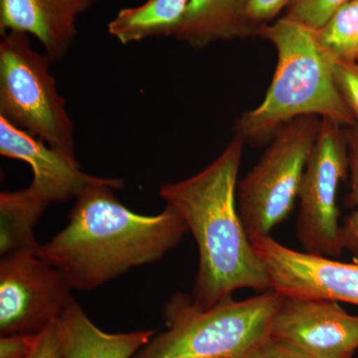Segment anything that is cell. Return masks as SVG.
I'll return each mask as SVG.
<instances>
[{"label":"cell","instance_id":"obj_2","mask_svg":"<svg viewBox=\"0 0 358 358\" xmlns=\"http://www.w3.org/2000/svg\"><path fill=\"white\" fill-rule=\"evenodd\" d=\"M244 147V141L235 134L203 171L159 187L160 197L178 212L199 247L192 300L201 310L232 298L238 289H273L238 211V173Z\"/></svg>","mask_w":358,"mask_h":358},{"label":"cell","instance_id":"obj_18","mask_svg":"<svg viewBox=\"0 0 358 358\" xmlns=\"http://www.w3.org/2000/svg\"><path fill=\"white\" fill-rule=\"evenodd\" d=\"M348 141V162H350V182H352V202L353 210L345 216L341 224V246L343 250L358 257V122L345 128Z\"/></svg>","mask_w":358,"mask_h":358},{"label":"cell","instance_id":"obj_7","mask_svg":"<svg viewBox=\"0 0 358 358\" xmlns=\"http://www.w3.org/2000/svg\"><path fill=\"white\" fill-rule=\"evenodd\" d=\"M350 171L345 128L322 119L317 140L303 171L296 237L303 252L336 259L341 255V223L336 196Z\"/></svg>","mask_w":358,"mask_h":358},{"label":"cell","instance_id":"obj_19","mask_svg":"<svg viewBox=\"0 0 358 358\" xmlns=\"http://www.w3.org/2000/svg\"><path fill=\"white\" fill-rule=\"evenodd\" d=\"M348 1L350 0H293L284 16L317 30Z\"/></svg>","mask_w":358,"mask_h":358},{"label":"cell","instance_id":"obj_12","mask_svg":"<svg viewBox=\"0 0 358 358\" xmlns=\"http://www.w3.org/2000/svg\"><path fill=\"white\" fill-rule=\"evenodd\" d=\"M98 0H0V34H31L52 61L61 60L76 37V21Z\"/></svg>","mask_w":358,"mask_h":358},{"label":"cell","instance_id":"obj_24","mask_svg":"<svg viewBox=\"0 0 358 358\" xmlns=\"http://www.w3.org/2000/svg\"><path fill=\"white\" fill-rule=\"evenodd\" d=\"M39 334H7L0 338V358H27Z\"/></svg>","mask_w":358,"mask_h":358},{"label":"cell","instance_id":"obj_11","mask_svg":"<svg viewBox=\"0 0 358 358\" xmlns=\"http://www.w3.org/2000/svg\"><path fill=\"white\" fill-rule=\"evenodd\" d=\"M0 154L29 164L33 179L28 188L49 204L76 199L87 187L103 179L84 173L77 159L49 147L1 117Z\"/></svg>","mask_w":358,"mask_h":358},{"label":"cell","instance_id":"obj_14","mask_svg":"<svg viewBox=\"0 0 358 358\" xmlns=\"http://www.w3.org/2000/svg\"><path fill=\"white\" fill-rule=\"evenodd\" d=\"M250 0H189L176 38L194 49L218 41L260 36L262 26L248 16Z\"/></svg>","mask_w":358,"mask_h":358},{"label":"cell","instance_id":"obj_23","mask_svg":"<svg viewBox=\"0 0 358 358\" xmlns=\"http://www.w3.org/2000/svg\"><path fill=\"white\" fill-rule=\"evenodd\" d=\"M293 0H250L248 16L255 24H268L275 20L284 9L288 8Z\"/></svg>","mask_w":358,"mask_h":358},{"label":"cell","instance_id":"obj_16","mask_svg":"<svg viewBox=\"0 0 358 358\" xmlns=\"http://www.w3.org/2000/svg\"><path fill=\"white\" fill-rule=\"evenodd\" d=\"M189 0H148L122 8L108 25V32L122 44L150 37L174 36L182 24Z\"/></svg>","mask_w":358,"mask_h":358},{"label":"cell","instance_id":"obj_17","mask_svg":"<svg viewBox=\"0 0 358 358\" xmlns=\"http://www.w3.org/2000/svg\"><path fill=\"white\" fill-rule=\"evenodd\" d=\"M315 31L326 55L358 62V0L339 7L326 24Z\"/></svg>","mask_w":358,"mask_h":358},{"label":"cell","instance_id":"obj_1","mask_svg":"<svg viewBox=\"0 0 358 358\" xmlns=\"http://www.w3.org/2000/svg\"><path fill=\"white\" fill-rule=\"evenodd\" d=\"M120 178H105L77 197L69 222L37 256L63 273L72 289L91 291L162 260L188 232L182 217L166 205L157 215L129 210L115 196Z\"/></svg>","mask_w":358,"mask_h":358},{"label":"cell","instance_id":"obj_21","mask_svg":"<svg viewBox=\"0 0 358 358\" xmlns=\"http://www.w3.org/2000/svg\"><path fill=\"white\" fill-rule=\"evenodd\" d=\"M245 358H313L298 346L273 336L263 339Z\"/></svg>","mask_w":358,"mask_h":358},{"label":"cell","instance_id":"obj_5","mask_svg":"<svg viewBox=\"0 0 358 358\" xmlns=\"http://www.w3.org/2000/svg\"><path fill=\"white\" fill-rule=\"evenodd\" d=\"M51 60L30 45L28 35L6 32L0 40V117L77 159L75 127L50 74Z\"/></svg>","mask_w":358,"mask_h":358},{"label":"cell","instance_id":"obj_6","mask_svg":"<svg viewBox=\"0 0 358 358\" xmlns=\"http://www.w3.org/2000/svg\"><path fill=\"white\" fill-rule=\"evenodd\" d=\"M320 124L315 115L285 124L256 166L238 181V211L250 240L268 236L293 210Z\"/></svg>","mask_w":358,"mask_h":358},{"label":"cell","instance_id":"obj_10","mask_svg":"<svg viewBox=\"0 0 358 358\" xmlns=\"http://www.w3.org/2000/svg\"><path fill=\"white\" fill-rule=\"evenodd\" d=\"M271 336L313 358H352L358 350V315H350L338 301L285 296Z\"/></svg>","mask_w":358,"mask_h":358},{"label":"cell","instance_id":"obj_4","mask_svg":"<svg viewBox=\"0 0 358 358\" xmlns=\"http://www.w3.org/2000/svg\"><path fill=\"white\" fill-rule=\"evenodd\" d=\"M284 298L271 289L201 310L190 294H176L162 308L166 331L155 334L133 358H245L271 336Z\"/></svg>","mask_w":358,"mask_h":358},{"label":"cell","instance_id":"obj_9","mask_svg":"<svg viewBox=\"0 0 358 358\" xmlns=\"http://www.w3.org/2000/svg\"><path fill=\"white\" fill-rule=\"evenodd\" d=\"M274 291L289 298L358 306V264L289 249L272 237L251 240Z\"/></svg>","mask_w":358,"mask_h":358},{"label":"cell","instance_id":"obj_20","mask_svg":"<svg viewBox=\"0 0 358 358\" xmlns=\"http://www.w3.org/2000/svg\"><path fill=\"white\" fill-rule=\"evenodd\" d=\"M326 57L339 93L358 122V62Z\"/></svg>","mask_w":358,"mask_h":358},{"label":"cell","instance_id":"obj_22","mask_svg":"<svg viewBox=\"0 0 358 358\" xmlns=\"http://www.w3.org/2000/svg\"><path fill=\"white\" fill-rule=\"evenodd\" d=\"M62 334L58 319L39 334L34 348L27 358H62Z\"/></svg>","mask_w":358,"mask_h":358},{"label":"cell","instance_id":"obj_3","mask_svg":"<svg viewBox=\"0 0 358 358\" xmlns=\"http://www.w3.org/2000/svg\"><path fill=\"white\" fill-rule=\"evenodd\" d=\"M260 37L274 45L278 63L262 103L235 122V134L245 145L270 143L282 126L305 115L329 119L343 128L357 124L339 93L315 29L282 16L263 25Z\"/></svg>","mask_w":358,"mask_h":358},{"label":"cell","instance_id":"obj_8","mask_svg":"<svg viewBox=\"0 0 358 358\" xmlns=\"http://www.w3.org/2000/svg\"><path fill=\"white\" fill-rule=\"evenodd\" d=\"M57 268L37 255L0 262V334H39L53 324L72 296Z\"/></svg>","mask_w":358,"mask_h":358},{"label":"cell","instance_id":"obj_15","mask_svg":"<svg viewBox=\"0 0 358 358\" xmlns=\"http://www.w3.org/2000/svg\"><path fill=\"white\" fill-rule=\"evenodd\" d=\"M48 202L29 188L3 192L0 194V257L37 255L40 244L35 226L43 215Z\"/></svg>","mask_w":358,"mask_h":358},{"label":"cell","instance_id":"obj_13","mask_svg":"<svg viewBox=\"0 0 358 358\" xmlns=\"http://www.w3.org/2000/svg\"><path fill=\"white\" fill-rule=\"evenodd\" d=\"M62 334V358H133L155 334V329L109 334L89 319L71 298L58 317Z\"/></svg>","mask_w":358,"mask_h":358}]
</instances>
